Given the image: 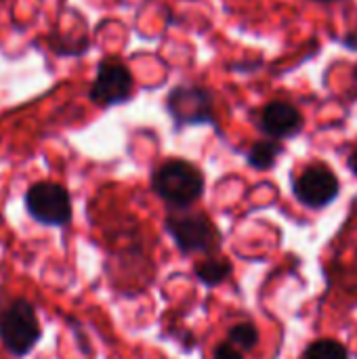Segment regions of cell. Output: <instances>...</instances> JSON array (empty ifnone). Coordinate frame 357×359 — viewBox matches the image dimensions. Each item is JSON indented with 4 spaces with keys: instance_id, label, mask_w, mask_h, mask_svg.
<instances>
[{
    "instance_id": "cell-1",
    "label": "cell",
    "mask_w": 357,
    "mask_h": 359,
    "mask_svg": "<svg viewBox=\"0 0 357 359\" xmlns=\"http://www.w3.org/2000/svg\"><path fill=\"white\" fill-rule=\"evenodd\" d=\"M151 189L168 206L183 210L196 204L204 191V177L187 160H168L151 175Z\"/></svg>"
},
{
    "instance_id": "cell-2",
    "label": "cell",
    "mask_w": 357,
    "mask_h": 359,
    "mask_svg": "<svg viewBox=\"0 0 357 359\" xmlns=\"http://www.w3.org/2000/svg\"><path fill=\"white\" fill-rule=\"evenodd\" d=\"M40 339V324L25 299L8 303L0 311V341L15 358L27 355Z\"/></svg>"
},
{
    "instance_id": "cell-3",
    "label": "cell",
    "mask_w": 357,
    "mask_h": 359,
    "mask_svg": "<svg viewBox=\"0 0 357 359\" xmlns=\"http://www.w3.org/2000/svg\"><path fill=\"white\" fill-rule=\"evenodd\" d=\"M166 229L177 242V246L187 255L194 252L215 255L221 248V233L206 215L194 212V215L168 217Z\"/></svg>"
},
{
    "instance_id": "cell-4",
    "label": "cell",
    "mask_w": 357,
    "mask_h": 359,
    "mask_svg": "<svg viewBox=\"0 0 357 359\" xmlns=\"http://www.w3.org/2000/svg\"><path fill=\"white\" fill-rule=\"evenodd\" d=\"M166 107L177 126L215 124V99L213 93L204 86H175L166 97Z\"/></svg>"
},
{
    "instance_id": "cell-5",
    "label": "cell",
    "mask_w": 357,
    "mask_h": 359,
    "mask_svg": "<svg viewBox=\"0 0 357 359\" xmlns=\"http://www.w3.org/2000/svg\"><path fill=\"white\" fill-rule=\"evenodd\" d=\"M27 212L42 225L61 227L72 219V200L63 185L42 181L27 189L25 194Z\"/></svg>"
},
{
    "instance_id": "cell-6",
    "label": "cell",
    "mask_w": 357,
    "mask_h": 359,
    "mask_svg": "<svg viewBox=\"0 0 357 359\" xmlns=\"http://www.w3.org/2000/svg\"><path fill=\"white\" fill-rule=\"evenodd\" d=\"M133 74L118 59H105L97 67V76L90 84L88 99L101 107L118 105L133 95Z\"/></svg>"
},
{
    "instance_id": "cell-7",
    "label": "cell",
    "mask_w": 357,
    "mask_h": 359,
    "mask_svg": "<svg viewBox=\"0 0 357 359\" xmlns=\"http://www.w3.org/2000/svg\"><path fill=\"white\" fill-rule=\"evenodd\" d=\"M341 191L339 177L326 166V164H311L307 166L295 181H292V194L295 198L314 210H320L337 200Z\"/></svg>"
},
{
    "instance_id": "cell-8",
    "label": "cell",
    "mask_w": 357,
    "mask_h": 359,
    "mask_svg": "<svg viewBox=\"0 0 357 359\" xmlns=\"http://www.w3.org/2000/svg\"><path fill=\"white\" fill-rule=\"evenodd\" d=\"M257 126L261 133L267 135V139H290L297 137L305 126V116L301 109L290 101H269L263 105V109L257 116Z\"/></svg>"
},
{
    "instance_id": "cell-9",
    "label": "cell",
    "mask_w": 357,
    "mask_h": 359,
    "mask_svg": "<svg viewBox=\"0 0 357 359\" xmlns=\"http://www.w3.org/2000/svg\"><path fill=\"white\" fill-rule=\"evenodd\" d=\"M282 151H284V147H282L280 141H276V139H261V141L250 145V149L246 154V160L257 170H269V168L276 166V162L282 156Z\"/></svg>"
},
{
    "instance_id": "cell-10",
    "label": "cell",
    "mask_w": 357,
    "mask_h": 359,
    "mask_svg": "<svg viewBox=\"0 0 357 359\" xmlns=\"http://www.w3.org/2000/svg\"><path fill=\"white\" fill-rule=\"evenodd\" d=\"M231 273V263L227 259H204L196 265V276L202 284L206 286H219L221 282H225Z\"/></svg>"
},
{
    "instance_id": "cell-11",
    "label": "cell",
    "mask_w": 357,
    "mask_h": 359,
    "mask_svg": "<svg viewBox=\"0 0 357 359\" xmlns=\"http://www.w3.org/2000/svg\"><path fill=\"white\" fill-rule=\"evenodd\" d=\"M303 359H349V353L341 343L322 339V341H316L307 347Z\"/></svg>"
},
{
    "instance_id": "cell-12",
    "label": "cell",
    "mask_w": 357,
    "mask_h": 359,
    "mask_svg": "<svg viewBox=\"0 0 357 359\" xmlns=\"http://www.w3.org/2000/svg\"><path fill=\"white\" fill-rule=\"evenodd\" d=\"M227 343L238 347L242 353L250 351L259 345V330L252 324H236L227 334Z\"/></svg>"
},
{
    "instance_id": "cell-13",
    "label": "cell",
    "mask_w": 357,
    "mask_h": 359,
    "mask_svg": "<svg viewBox=\"0 0 357 359\" xmlns=\"http://www.w3.org/2000/svg\"><path fill=\"white\" fill-rule=\"evenodd\" d=\"M213 359H244V353L238 347H234L231 343H221V345H217Z\"/></svg>"
},
{
    "instance_id": "cell-14",
    "label": "cell",
    "mask_w": 357,
    "mask_h": 359,
    "mask_svg": "<svg viewBox=\"0 0 357 359\" xmlns=\"http://www.w3.org/2000/svg\"><path fill=\"white\" fill-rule=\"evenodd\" d=\"M347 166H349V170L357 177V145H353V149L347 156Z\"/></svg>"
},
{
    "instance_id": "cell-15",
    "label": "cell",
    "mask_w": 357,
    "mask_h": 359,
    "mask_svg": "<svg viewBox=\"0 0 357 359\" xmlns=\"http://www.w3.org/2000/svg\"><path fill=\"white\" fill-rule=\"evenodd\" d=\"M314 2H341V0H314Z\"/></svg>"
}]
</instances>
